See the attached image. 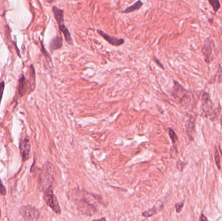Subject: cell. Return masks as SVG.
Returning <instances> with one entry per match:
<instances>
[{
  "mask_svg": "<svg viewBox=\"0 0 222 221\" xmlns=\"http://www.w3.org/2000/svg\"><path fill=\"white\" fill-rule=\"evenodd\" d=\"M71 196L73 197L78 210L82 214L92 216L97 211V201L99 200L97 199L95 195L85 191H74Z\"/></svg>",
  "mask_w": 222,
  "mask_h": 221,
  "instance_id": "cell-1",
  "label": "cell"
},
{
  "mask_svg": "<svg viewBox=\"0 0 222 221\" xmlns=\"http://www.w3.org/2000/svg\"><path fill=\"white\" fill-rule=\"evenodd\" d=\"M55 182V171L53 165L50 162L45 163L39 177V185L44 192L49 188L53 187Z\"/></svg>",
  "mask_w": 222,
  "mask_h": 221,
  "instance_id": "cell-2",
  "label": "cell"
},
{
  "mask_svg": "<svg viewBox=\"0 0 222 221\" xmlns=\"http://www.w3.org/2000/svg\"><path fill=\"white\" fill-rule=\"evenodd\" d=\"M44 199L49 207L51 208L56 214L61 215V209L60 207L57 197L54 195L53 188H49L44 191Z\"/></svg>",
  "mask_w": 222,
  "mask_h": 221,
  "instance_id": "cell-3",
  "label": "cell"
},
{
  "mask_svg": "<svg viewBox=\"0 0 222 221\" xmlns=\"http://www.w3.org/2000/svg\"><path fill=\"white\" fill-rule=\"evenodd\" d=\"M216 51L215 48V45L213 40L208 38L206 39L202 47V53L205 57V60L206 62L210 63L215 59L216 55Z\"/></svg>",
  "mask_w": 222,
  "mask_h": 221,
  "instance_id": "cell-4",
  "label": "cell"
},
{
  "mask_svg": "<svg viewBox=\"0 0 222 221\" xmlns=\"http://www.w3.org/2000/svg\"><path fill=\"white\" fill-rule=\"evenodd\" d=\"M20 214L25 220H36L40 215L39 210L31 205H24L20 209Z\"/></svg>",
  "mask_w": 222,
  "mask_h": 221,
  "instance_id": "cell-5",
  "label": "cell"
},
{
  "mask_svg": "<svg viewBox=\"0 0 222 221\" xmlns=\"http://www.w3.org/2000/svg\"><path fill=\"white\" fill-rule=\"evenodd\" d=\"M19 147L22 160L23 162L27 161L29 159L30 152H31V143L27 136H25L20 139Z\"/></svg>",
  "mask_w": 222,
  "mask_h": 221,
  "instance_id": "cell-6",
  "label": "cell"
},
{
  "mask_svg": "<svg viewBox=\"0 0 222 221\" xmlns=\"http://www.w3.org/2000/svg\"><path fill=\"white\" fill-rule=\"evenodd\" d=\"M97 32L98 33L99 35L101 37H103L109 44H111V45H112V46L119 47L120 46V45H122L125 43V40H124V39H118V38H116V37L111 36L109 35H108V34H107L106 33L103 32V30H99V29L97 30Z\"/></svg>",
  "mask_w": 222,
  "mask_h": 221,
  "instance_id": "cell-7",
  "label": "cell"
},
{
  "mask_svg": "<svg viewBox=\"0 0 222 221\" xmlns=\"http://www.w3.org/2000/svg\"><path fill=\"white\" fill-rule=\"evenodd\" d=\"M172 94L175 99L180 101H183L184 99H186L187 97L186 90L175 81H174V86L173 88Z\"/></svg>",
  "mask_w": 222,
  "mask_h": 221,
  "instance_id": "cell-8",
  "label": "cell"
},
{
  "mask_svg": "<svg viewBox=\"0 0 222 221\" xmlns=\"http://www.w3.org/2000/svg\"><path fill=\"white\" fill-rule=\"evenodd\" d=\"M202 110L207 116H210L213 111L212 102L208 93H204L202 96Z\"/></svg>",
  "mask_w": 222,
  "mask_h": 221,
  "instance_id": "cell-9",
  "label": "cell"
},
{
  "mask_svg": "<svg viewBox=\"0 0 222 221\" xmlns=\"http://www.w3.org/2000/svg\"><path fill=\"white\" fill-rule=\"evenodd\" d=\"M18 93L21 97H23L27 93L29 90V92L31 93L30 91V85L29 81H27L24 77L23 74H22L19 79V82H18Z\"/></svg>",
  "mask_w": 222,
  "mask_h": 221,
  "instance_id": "cell-10",
  "label": "cell"
},
{
  "mask_svg": "<svg viewBox=\"0 0 222 221\" xmlns=\"http://www.w3.org/2000/svg\"><path fill=\"white\" fill-rule=\"evenodd\" d=\"M58 25L60 31H61L63 34L64 36H65V39L66 42L70 45H74L73 39L72 37H71V35L70 30L66 27L65 24V22H59Z\"/></svg>",
  "mask_w": 222,
  "mask_h": 221,
  "instance_id": "cell-11",
  "label": "cell"
},
{
  "mask_svg": "<svg viewBox=\"0 0 222 221\" xmlns=\"http://www.w3.org/2000/svg\"><path fill=\"white\" fill-rule=\"evenodd\" d=\"M63 45V38L61 35H57L53 38L50 44V49L51 53L61 49Z\"/></svg>",
  "mask_w": 222,
  "mask_h": 221,
  "instance_id": "cell-12",
  "label": "cell"
},
{
  "mask_svg": "<svg viewBox=\"0 0 222 221\" xmlns=\"http://www.w3.org/2000/svg\"><path fill=\"white\" fill-rule=\"evenodd\" d=\"M29 82L30 85V91L32 92L35 89L36 87V74L34 66L31 65L30 66V74H29Z\"/></svg>",
  "mask_w": 222,
  "mask_h": 221,
  "instance_id": "cell-13",
  "label": "cell"
},
{
  "mask_svg": "<svg viewBox=\"0 0 222 221\" xmlns=\"http://www.w3.org/2000/svg\"><path fill=\"white\" fill-rule=\"evenodd\" d=\"M143 4H144V3H143L142 1H140V0H138V1H137L136 3H134L133 5L127 7V8L125 10H123L122 13L123 14H128V13H133L134 12V11L138 10L139 9H141V7L143 6Z\"/></svg>",
  "mask_w": 222,
  "mask_h": 221,
  "instance_id": "cell-14",
  "label": "cell"
},
{
  "mask_svg": "<svg viewBox=\"0 0 222 221\" xmlns=\"http://www.w3.org/2000/svg\"><path fill=\"white\" fill-rule=\"evenodd\" d=\"M186 132L188 134L189 136H191L193 134L194 131V121L190 119L187 121L186 124Z\"/></svg>",
  "mask_w": 222,
  "mask_h": 221,
  "instance_id": "cell-15",
  "label": "cell"
},
{
  "mask_svg": "<svg viewBox=\"0 0 222 221\" xmlns=\"http://www.w3.org/2000/svg\"><path fill=\"white\" fill-rule=\"evenodd\" d=\"M159 211V209L157 208V205H155L153 208L149 209L148 211H146L144 213H142V215L145 217H149L154 215Z\"/></svg>",
  "mask_w": 222,
  "mask_h": 221,
  "instance_id": "cell-16",
  "label": "cell"
},
{
  "mask_svg": "<svg viewBox=\"0 0 222 221\" xmlns=\"http://www.w3.org/2000/svg\"><path fill=\"white\" fill-rule=\"evenodd\" d=\"M209 2L215 12H217V11L220 9V3L219 1V0H209Z\"/></svg>",
  "mask_w": 222,
  "mask_h": 221,
  "instance_id": "cell-17",
  "label": "cell"
},
{
  "mask_svg": "<svg viewBox=\"0 0 222 221\" xmlns=\"http://www.w3.org/2000/svg\"><path fill=\"white\" fill-rule=\"evenodd\" d=\"M214 158H215V162L216 163V165L218 167V169L221 168L220 166V156L219 154V152H218V148H216L215 149V153H214Z\"/></svg>",
  "mask_w": 222,
  "mask_h": 221,
  "instance_id": "cell-18",
  "label": "cell"
},
{
  "mask_svg": "<svg viewBox=\"0 0 222 221\" xmlns=\"http://www.w3.org/2000/svg\"><path fill=\"white\" fill-rule=\"evenodd\" d=\"M169 136H170L172 142L174 143H175L176 141L177 140V135L175 134V133L174 131V130H172V129L170 128H169Z\"/></svg>",
  "mask_w": 222,
  "mask_h": 221,
  "instance_id": "cell-19",
  "label": "cell"
},
{
  "mask_svg": "<svg viewBox=\"0 0 222 221\" xmlns=\"http://www.w3.org/2000/svg\"><path fill=\"white\" fill-rule=\"evenodd\" d=\"M5 88V82L2 81L0 83V104H1V101L3 97V91H4Z\"/></svg>",
  "mask_w": 222,
  "mask_h": 221,
  "instance_id": "cell-20",
  "label": "cell"
},
{
  "mask_svg": "<svg viewBox=\"0 0 222 221\" xmlns=\"http://www.w3.org/2000/svg\"><path fill=\"white\" fill-rule=\"evenodd\" d=\"M218 82L219 83L222 82V67L221 66H219L218 70Z\"/></svg>",
  "mask_w": 222,
  "mask_h": 221,
  "instance_id": "cell-21",
  "label": "cell"
},
{
  "mask_svg": "<svg viewBox=\"0 0 222 221\" xmlns=\"http://www.w3.org/2000/svg\"><path fill=\"white\" fill-rule=\"evenodd\" d=\"M0 194H1V195L3 196L6 195V194H7L6 189L5 188V186L3 185L1 181H0Z\"/></svg>",
  "mask_w": 222,
  "mask_h": 221,
  "instance_id": "cell-22",
  "label": "cell"
},
{
  "mask_svg": "<svg viewBox=\"0 0 222 221\" xmlns=\"http://www.w3.org/2000/svg\"><path fill=\"white\" fill-rule=\"evenodd\" d=\"M183 202H181V203H179V204H177L175 205V209H176V211L177 213H179L180 212V211L182 210V209L183 208Z\"/></svg>",
  "mask_w": 222,
  "mask_h": 221,
  "instance_id": "cell-23",
  "label": "cell"
},
{
  "mask_svg": "<svg viewBox=\"0 0 222 221\" xmlns=\"http://www.w3.org/2000/svg\"><path fill=\"white\" fill-rule=\"evenodd\" d=\"M177 168H178L180 171H182V170L183 169V168H184V167L185 166V163H183V162H181V161H179V162H177Z\"/></svg>",
  "mask_w": 222,
  "mask_h": 221,
  "instance_id": "cell-24",
  "label": "cell"
},
{
  "mask_svg": "<svg viewBox=\"0 0 222 221\" xmlns=\"http://www.w3.org/2000/svg\"><path fill=\"white\" fill-rule=\"evenodd\" d=\"M41 45H42V50H43V52H44V53H44V54L45 56H46V58H48V59H50V60H51V57H50V55L48 54V53H47V51H46V50H45V49H44V45H43L42 43H41Z\"/></svg>",
  "mask_w": 222,
  "mask_h": 221,
  "instance_id": "cell-25",
  "label": "cell"
},
{
  "mask_svg": "<svg viewBox=\"0 0 222 221\" xmlns=\"http://www.w3.org/2000/svg\"><path fill=\"white\" fill-rule=\"evenodd\" d=\"M154 60H155V62H156V64H157V65L158 66H159L160 67H161L162 68V69H164V66L163 65V64H161V62H160V61H159V59H157V58H156V57H154Z\"/></svg>",
  "mask_w": 222,
  "mask_h": 221,
  "instance_id": "cell-26",
  "label": "cell"
},
{
  "mask_svg": "<svg viewBox=\"0 0 222 221\" xmlns=\"http://www.w3.org/2000/svg\"><path fill=\"white\" fill-rule=\"evenodd\" d=\"M199 220H205V221H206V220H208V219H207V218H206V217L204 216V215H203V214L201 215V217H200V219H199Z\"/></svg>",
  "mask_w": 222,
  "mask_h": 221,
  "instance_id": "cell-27",
  "label": "cell"
},
{
  "mask_svg": "<svg viewBox=\"0 0 222 221\" xmlns=\"http://www.w3.org/2000/svg\"><path fill=\"white\" fill-rule=\"evenodd\" d=\"M220 123H221V127H222V116H221V119H220Z\"/></svg>",
  "mask_w": 222,
  "mask_h": 221,
  "instance_id": "cell-28",
  "label": "cell"
},
{
  "mask_svg": "<svg viewBox=\"0 0 222 221\" xmlns=\"http://www.w3.org/2000/svg\"><path fill=\"white\" fill-rule=\"evenodd\" d=\"M0 217H1V209H0Z\"/></svg>",
  "mask_w": 222,
  "mask_h": 221,
  "instance_id": "cell-29",
  "label": "cell"
}]
</instances>
